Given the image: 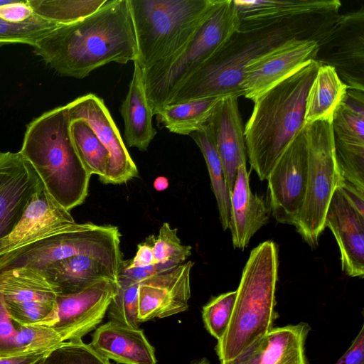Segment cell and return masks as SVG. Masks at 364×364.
Wrapping results in <instances>:
<instances>
[{
    "label": "cell",
    "mask_w": 364,
    "mask_h": 364,
    "mask_svg": "<svg viewBox=\"0 0 364 364\" xmlns=\"http://www.w3.org/2000/svg\"><path fill=\"white\" fill-rule=\"evenodd\" d=\"M193 266V262L188 261L139 282L138 301L141 323L187 310Z\"/></svg>",
    "instance_id": "19"
},
{
    "label": "cell",
    "mask_w": 364,
    "mask_h": 364,
    "mask_svg": "<svg viewBox=\"0 0 364 364\" xmlns=\"http://www.w3.org/2000/svg\"><path fill=\"white\" fill-rule=\"evenodd\" d=\"M217 0H128L142 70L177 53Z\"/></svg>",
    "instance_id": "6"
},
{
    "label": "cell",
    "mask_w": 364,
    "mask_h": 364,
    "mask_svg": "<svg viewBox=\"0 0 364 364\" xmlns=\"http://www.w3.org/2000/svg\"><path fill=\"white\" fill-rule=\"evenodd\" d=\"M122 263L80 255L53 262L41 269L57 295H66L78 292L103 279L117 282Z\"/></svg>",
    "instance_id": "23"
},
{
    "label": "cell",
    "mask_w": 364,
    "mask_h": 364,
    "mask_svg": "<svg viewBox=\"0 0 364 364\" xmlns=\"http://www.w3.org/2000/svg\"><path fill=\"white\" fill-rule=\"evenodd\" d=\"M43 188L33 167L19 151H0V240L14 228L34 193Z\"/></svg>",
    "instance_id": "20"
},
{
    "label": "cell",
    "mask_w": 364,
    "mask_h": 364,
    "mask_svg": "<svg viewBox=\"0 0 364 364\" xmlns=\"http://www.w3.org/2000/svg\"><path fill=\"white\" fill-rule=\"evenodd\" d=\"M48 350L12 357L0 358V364H36Z\"/></svg>",
    "instance_id": "43"
},
{
    "label": "cell",
    "mask_w": 364,
    "mask_h": 364,
    "mask_svg": "<svg viewBox=\"0 0 364 364\" xmlns=\"http://www.w3.org/2000/svg\"><path fill=\"white\" fill-rule=\"evenodd\" d=\"M33 14L58 25L75 23L97 11L106 0H28Z\"/></svg>",
    "instance_id": "33"
},
{
    "label": "cell",
    "mask_w": 364,
    "mask_h": 364,
    "mask_svg": "<svg viewBox=\"0 0 364 364\" xmlns=\"http://www.w3.org/2000/svg\"><path fill=\"white\" fill-rule=\"evenodd\" d=\"M154 254L157 263L178 266L185 262L191 255V247L183 245L177 234V229L164 223L159 229L154 246Z\"/></svg>",
    "instance_id": "37"
},
{
    "label": "cell",
    "mask_w": 364,
    "mask_h": 364,
    "mask_svg": "<svg viewBox=\"0 0 364 364\" xmlns=\"http://www.w3.org/2000/svg\"><path fill=\"white\" fill-rule=\"evenodd\" d=\"M155 240L154 235L148 236L143 242L137 245L135 256L130 260H123L122 266L130 269L157 264L154 254Z\"/></svg>",
    "instance_id": "39"
},
{
    "label": "cell",
    "mask_w": 364,
    "mask_h": 364,
    "mask_svg": "<svg viewBox=\"0 0 364 364\" xmlns=\"http://www.w3.org/2000/svg\"><path fill=\"white\" fill-rule=\"evenodd\" d=\"M320 65L309 61L254 102L244 136L251 168L261 181L304 129L307 94Z\"/></svg>",
    "instance_id": "3"
},
{
    "label": "cell",
    "mask_w": 364,
    "mask_h": 364,
    "mask_svg": "<svg viewBox=\"0 0 364 364\" xmlns=\"http://www.w3.org/2000/svg\"><path fill=\"white\" fill-rule=\"evenodd\" d=\"M107 313L110 321L134 328H139L138 289L139 283L122 277Z\"/></svg>",
    "instance_id": "34"
},
{
    "label": "cell",
    "mask_w": 364,
    "mask_h": 364,
    "mask_svg": "<svg viewBox=\"0 0 364 364\" xmlns=\"http://www.w3.org/2000/svg\"><path fill=\"white\" fill-rule=\"evenodd\" d=\"M117 285V282L103 279L78 292L58 295L55 318L48 328L63 341L82 339L102 321Z\"/></svg>",
    "instance_id": "17"
},
{
    "label": "cell",
    "mask_w": 364,
    "mask_h": 364,
    "mask_svg": "<svg viewBox=\"0 0 364 364\" xmlns=\"http://www.w3.org/2000/svg\"><path fill=\"white\" fill-rule=\"evenodd\" d=\"M0 292L18 324L48 327L53 321L58 295L42 269L18 266L1 270Z\"/></svg>",
    "instance_id": "10"
},
{
    "label": "cell",
    "mask_w": 364,
    "mask_h": 364,
    "mask_svg": "<svg viewBox=\"0 0 364 364\" xmlns=\"http://www.w3.org/2000/svg\"><path fill=\"white\" fill-rule=\"evenodd\" d=\"M33 48L59 75L77 79L112 62L136 61L138 50L128 0H106L85 18L57 26Z\"/></svg>",
    "instance_id": "2"
},
{
    "label": "cell",
    "mask_w": 364,
    "mask_h": 364,
    "mask_svg": "<svg viewBox=\"0 0 364 364\" xmlns=\"http://www.w3.org/2000/svg\"><path fill=\"white\" fill-rule=\"evenodd\" d=\"M278 266L274 242L264 241L251 251L236 290L230 323L215 347L221 364L239 357L273 328L278 316Z\"/></svg>",
    "instance_id": "5"
},
{
    "label": "cell",
    "mask_w": 364,
    "mask_h": 364,
    "mask_svg": "<svg viewBox=\"0 0 364 364\" xmlns=\"http://www.w3.org/2000/svg\"><path fill=\"white\" fill-rule=\"evenodd\" d=\"M34 15L28 1L14 0V2L0 6V18L11 22H21Z\"/></svg>",
    "instance_id": "41"
},
{
    "label": "cell",
    "mask_w": 364,
    "mask_h": 364,
    "mask_svg": "<svg viewBox=\"0 0 364 364\" xmlns=\"http://www.w3.org/2000/svg\"><path fill=\"white\" fill-rule=\"evenodd\" d=\"M348 90L331 66L321 65L309 90L304 124L316 122L331 123L334 112Z\"/></svg>",
    "instance_id": "29"
},
{
    "label": "cell",
    "mask_w": 364,
    "mask_h": 364,
    "mask_svg": "<svg viewBox=\"0 0 364 364\" xmlns=\"http://www.w3.org/2000/svg\"><path fill=\"white\" fill-rule=\"evenodd\" d=\"M174 267H176V266L170 264L157 263L142 267L127 269L122 267L121 264L118 277H122L139 283L141 281L148 277L170 270Z\"/></svg>",
    "instance_id": "40"
},
{
    "label": "cell",
    "mask_w": 364,
    "mask_h": 364,
    "mask_svg": "<svg viewBox=\"0 0 364 364\" xmlns=\"http://www.w3.org/2000/svg\"><path fill=\"white\" fill-rule=\"evenodd\" d=\"M63 342L52 328L21 326L9 316L0 292V358L50 349Z\"/></svg>",
    "instance_id": "28"
},
{
    "label": "cell",
    "mask_w": 364,
    "mask_h": 364,
    "mask_svg": "<svg viewBox=\"0 0 364 364\" xmlns=\"http://www.w3.org/2000/svg\"><path fill=\"white\" fill-rule=\"evenodd\" d=\"M223 97H208L165 105L155 114L158 126L172 133L190 135L206 124Z\"/></svg>",
    "instance_id": "30"
},
{
    "label": "cell",
    "mask_w": 364,
    "mask_h": 364,
    "mask_svg": "<svg viewBox=\"0 0 364 364\" xmlns=\"http://www.w3.org/2000/svg\"><path fill=\"white\" fill-rule=\"evenodd\" d=\"M194 364H210V363L206 358H203L196 362Z\"/></svg>",
    "instance_id": "45"
},
{
    "label": "cell",
    "mask_w": 364,
    "mask_h": 364,
    "mask_svg": "<svg viewBox=\"0 0 364 364\" xmlns=\"http://www.w3.org/2000/svg\"><path fill=\"white\" fill-rule=\"evenodd\" d=\"M70 134L75 149L83 165L91 174L102 181L107 171L109 152L88 124L82 119L70 121Z\"/></svg>",
    "instance_id": "32"
},
{
    "label": "cell",
    "mask_w": 364,
    "mask_h": 364,
    "mask_svg": "<svg viewBox=\"0 0 364 364\" xmlns=\"http://www.w3.org/2000/svg\"><path fill=\"white\" fill-rule=\"evenodd\" d=\"M307 173L308 149L304 127L282 153L267 179L270 208L278 223L294 225L304 204Z\"/></svg>",
    "instance_id": "13"
},
{
    "label": "cell",
    "mask_w": 364,
    "mask_h": 364,
    "mask_svg": "<svg viewBox=\"0 0 364 364\" xmlns=\"http://www.w3.org/2000/svg\"><path fill=\"white\" fill-rule=\"evenodd\" d=\"M236 291L222 294L203 307L202 316L208 331L218 341L225 334L230 323Z\"/></svg>",
    "instance_id": "38"
},
{
    "label": "cell",
    "mask_w": 364,
    "mask_h": 364,
    "mask_svg": "<svg viewBox=\"0 0 364 364\" xmlns=\"http://www.w3.org/2000/svg\"><path fill=\"white\" fill-rule=\"evenodd\" d=\"M70 123L66 105L43 113L28 124L19 151L47 193L68 211L85 201L92 176L75 149Z\"/></svg>",
    "instance_id": "4"
},
{
    "label": "cell",
    "mask_w": 364,
    "mask_h": 364,
    "mask_svg": "<svg viewBox=\"0 0 364 364\" xmlns=\"http://www.w3.org/2000/svg\"><path fill=\"white\" fill-rule=\"evenodd\" d=\"M306 323L273 328L235 360L223 364H307Z\"/></svg>",
    "instance_id": "22"
},
{
    "label": "cell",
    "mask_w": 364,
    "mask_h": 364,
    "mask_svg": "<svg viewBox=\"0 0 364 364\" xmlns=\"http://www.w3.org/2000/svg\"><path fill=\"white\" fill-rule=\"evenodd\" d=\"M318 50L313 40L292 39L250 61L240 82L242 95L255 102L311 60Z\"/></svg>",
    "instance_id": "15"
},
{
    "label": "cell",
    "mask_w": 364,
    "mask_h": 364,
    "mask_svg": "<svg viewBox=\"0 0 364 364\" xmlns=\"http://www.w3.org/2000/svg\"><path fill=\"white\" fill-rule=\"evenodd\" d=\"M240 24H255L294 16L338 12L339 0H233Z\"/></svg>",
    "instance_id": "27"
},
{
    "label": "cell",
    "mask_w": 364,
    "mask_h": 364,
    "mask_svg": "<svg viewBox=\"0 0 364 364\" xmlns=\"http://www.w3.org/2000/svg\"><path fill=\"white\" fill-rule=\"evenodd\" d=\"M233 0H217L189 42L174 55L142 70L147 99L155 115L173 92L215 55L239 30Z\"/></svg>",
    "instance_id": "7"
},
{
    "label": "cell",
    "mask_w": 364,
    "mask_h": 364,
    "mask_svg": "<svg viewBox=\"0 0 364 364\" xmlns=\"http://www.w3.org/2000/svg\"><path fill=\"white\" fill-rule=\"evenodd\" d=\"M238 98L235 95L223 97L208 122L230 196L233 190L238 167L241 164H246L247 157Z\"/></svg>",
    "instance_id": "21"
},
{
    "label": "cell",
    "mask_w": 364,
    "mask_h": 364,
    "mask_svg": "<svg viewBox=\"0 0 364 364\" xmlns=\"http://www.w3.org/2000/svg\"><path fill=\"white\" fill-rule=\"evenodd\" d=\"M92 348L108 360L122 364H156L154 347L144 331L109 321L95 331Z\"/></svg>",
    "instance_id": "25"
},
{
    "label": "cell",
    "mask_w": 364,
    "mask_h": 364,
    "mask_svg": "<svg viewBox=\"0 0 364 364\" xmlns=\"http://www.w3.org/2000/svg\"><path fill=\"white\" fill-rule=\"evenodd\" d=\"M14 0H0V6L14 2Z\"/></svg>",
    "instance_id": "46"
},
{
    "label": "cell",
    "mask_w": 364,
    "mask_h": 364,
    "mask_svg": "<svg viewBox=\"0 0 364 364\" xmlns=\"http://www.w3.org/2000/svg\"><path fill=\"white\" fill-rule=\"evenodd\" d=\"M335 364H364V326L346 353Z\"/></svg>",
    "instance_id": "42"
},
{
    "label": "cell",
    "mask_w": 364,
    "mask_h": 364,
    "mask_svg": "<svg viewBox=\"0 0 364 364\" xmlns=\"http://www.w3.org/2000/svg\"><path fill=\"white\" fill-rule=\"evenodd\" d=\"M168 181L166 178L159 177L154 181V188L158 191H162L168 186Z\"/></svg>",
    "instance_id": "44"
},
{
    "label": "cell",
    "mask_w": 364,
    "mask_h": 364,
    "mask_svg": "<svg viewBox=\"0 0 364 364\" xmlns=\"http://www.w3.org/2000/svg\"><path fill=\"white\" fill-rule=\"evenodd\" d=\"M315 61L331 66L348 89L364 91V8L340 15L320 41Z\"/></svg>",
    "instance_id": "12"
},
{
    "label": "cell",
    "mask_w": 364,
    "mask_h": 364,
    "mask_svg": "<svg viewBox=\"0 0 364 364\" xmlns=\"http://www.w3.org/2000/svg\"><path fill=\"white\" fill-rule=\"evenodd\" d=\"M58 26L36 14L21 22L8 21L0 18V45L18 43L33 47Z\"/></svg>",
    "instance_id": "35"
},
{
    "label": "cell",
    "mask_w": 364,
    "mask_h": 364,
    "mask_svg": "<svg viewBox=\"0 0 364 364\" xmlns=\"http://www.w3.org/2000/svg\"><path fill=\"white\" fill-rule=\"evenodd\" d=\"M66 107L70 120L86 122L109 152V166L102 183L122 184L138 177L137 167L102 99L89 93Z\"/></svg>",
    "instance_id": "16"
},
{
    "label": "cell",
    "mask_w": 364,
    "mask_h": 364,
    "mask_svg": "<svg viewBox=\"0 0 364 364\" xmlns=\"http://www.w3.org/2000/svg\"><path fill=\"white\" fill-rule=\"evenodd\" d=\"M308 173L303 206L294 226L312 248L318 245L332 196L343 181L335 151L331 123L306 124Z\"/></svg>",
    "instance_id": "8"
},
{
    "label": "cell",
    "mask_w": 364,
    "mask_h": 364,
    "mask_svg": "<svg viewBox=\"0 0 364 364\" xmlns=\"http://www.w3.org/2000/svg\"><path fill=\"white\" fill-rule=\"evenodd\" d=\"M189 136L199 147L208 168L211 187L217 202L220 221L224 230L229 228L230 200L222 164L208 124Z\"/></svg>",
    "instance_id": "31"
},
{
    "label": "cell",
    "mask_w": 364,
    "mask_h": 364,
    "mask_svg": "<svg viewBox=\"0 0 364 364\" xmlns=\"http://www.w3.org/2000/svg\"><path fill=\"white\" fill-rule=\"evenodd\" d=\"M340 15L336 11L240 24L223 47L183 82L165 105L208 97L242 96L239 85L250 61L292 39L318 43Z\"/></svg>",
    "instance_id": "1"
},
{
    "label": "cell",
    "mask_w": 364,
    "mask_h": 364,
    "mask_svg": "<svg viewBox=\"0 0 364 364\" xmlns=\"http://www.w3.org/2000/svg\"><path fill=\"white\" fill-rule=\"evenodd\" d=\"M120 237L118 228L114 225L76 223L61 232L0 258V272L18 266L42 269L53 262L80 255L122 263Z\"/></svg>",
    "instance_id": "9"
},
{
    "label": "cell",
    "mask_w": 364,
    "mask_h": 364,
    "mask_svg": "<svg viewBox=\"0 0 364 364\" xmlns=\"http://www.w3.org/2000/svg\"><path fill=\"white\" fill-rule=\"evenodd\" d=\"M120 112L127 145L146 151L156 130L152 124L154 114L147 99L143 72L136 61L134 62L132 78Z\"/></svg>",
    "instance_id": "26"
},
{
    "label": "cell",
    "mask_w": 364,
    "mask_h": 364,
    "mask_svg": "<svg viewBox=\"0 0 364 364\" xmlns=\"http://www.w3.org/2000/svg\"><path fill=\"white\" fill-rule=\"evenodd\" d=\"M75 223L70 211L59 205L43 188L34 193L14 228L0 240V258Z\"/></svg>",
    "instance_id": "18"
},
{
    "label": "cell",
    "mask_w": 364,
    "mask_h": 364,
    "mask_svg": "<svg viewBox=\"0 0 364 364\" xmlns=\"http://www.w3.org/2000/svg\"><path fill=\"white\" fill-rule=\"evenodd\" d=\"M230 200L228 228L232 245L235 248L244 250L252 237L269 220V209L263 198L254 194L250 189L246 164L238 167Z\"/></svg>",
    "instance_id": "24"
},
{
    "label": "cell",
    "mask_w": 364,
    "mask_h": 364,
    "mask_svg": "<svg viewBox=\"0 0 364 364\" xmlns=\"http://www.w3.org/2000/svg\"><path fill=\"white\" fill-rule=\"evenodd\" d=\"M331 125L342 176L364 193V91L348 89Z\"/></svg>",
    "instance_id": "14"
},
{
    "label": "cell",
    "mask_w": 364,
    "mask_h": 364,
    "mask_svg": "<svg viewBox=\"0 0 364 364\" xmlns=\"http://www.w3.org/2000/svg\"><path fill=\"white\" fill-rule=\"evenodd\" d=\"M324 225L338 245L342 270L351 277L363 278L364 193L343 179L330 200Z\"/></svg>",
    "instance_id": "11"
},
{
    "label": "cell",
    "mask_w": 364,
    "mask_h": 364,
    "mask_svg": "<svg viewBox=\"0 0 364 364\" xmlns=\"http://www.w3.org/2000/svg\"><path fill=\"white\" fill-rule=\"evenodd\" d=\"M36 364H112L82 339L60 343L49 349Z\"/></svg>",
    "instance_id": "36"
}]
</instances>
